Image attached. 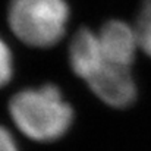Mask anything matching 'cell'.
<instances>
[{"mask_svg": "<svg viewBox=\"0 0 151 151\" xmlns=\"http://www.w3.org/2000/svg\"><path fill=\"white\" fill-rule=\"evenodd\" d=\"M104 62L99 34L88 28L76 31L69 44V63L73 73L88 82Z\"/></svg>", "mask_w": 151, "mask_h": 151, "instance_id": "obj_5", "label": "cell"}, {"mask_svg": "<svg viewBox=\"0 0 151 151\" xmlns=\"http://www.w3.org/2000/svg\"><path fill=\"white\" fill-rule=\"evenodd\" d=\"M69 21L66 0H12L9 25L27 46L47 49L65 35Z\"/></svg>", "mask_w": 151, "mask_h": 151, "instance_id": "obj_2", "label": "cell"}, {"mask_svg": "<svg viewBox=\"0 0 151 151\" xmlns=\"http://www.w3.org/2000/svg\"><path fill=\"white\" fill-rule=\"evenodd\" d=\"M0 151H19L13 135L0 125Z\"/></svg>", "mask_w": 151, "mask_h": 151, "instance_id": "obj_8", "label": "cell"}, {"mask_svg": "<svg viewBox=\"0 0 151 151\" xmlns=\"http://www.w3.org/2000/svg\"><path fill=\"white\" fill-rule=\"evenodd\" d=\"M99 40L104 60L117 66L131 68L139 49L135 28L120 19H110L101 27Z\"/></svg>", "mask_w": 151, "mask_h": 151, "instance_id": "obj_4", "label": "cell"}, {"mask_svg": "<svg viewBox=\"0 0 151 151\" xmlns=\"http://www.w3.org/2000/svg\"><path fill=\"white\" fill-rule=\"evenodd\" d=\"M135 31L139 49L151 57V0H142Z\"/></svg>", "mask_w": 151, "mask_h": 151, "instance_id": "obj_6", "label": "cell"}, {"mask_svg": "<svg viewBox=\"0 0 151 151\" xmlns=\"http://www.w3.org/2000/svg\"><path fill=\"white\" fill-rule=\"evenodd\" d=\"M12 73H13L12 53L7 44L0 38V88H3L10 81Z\"/></svg>", "mask_w": 151, "mask_h": 151, "instance_id": "obj_7", "label": "cell"}, {"mask_svg": "<svg viewBox=\"0 0 151 151\" xmlns=\"http://www.w3.org/2000/svg\"><path fill=\"white\" fill-rule=\"evenodd\" d=\"M9 113L15 126L38 142L62 138L73 123V109L51 84L16 93L10 99Z\"/></svg>", "mask_w": 151, "mask_h": 151, "instance_id": "obj_1", "label": "cell"}, {"mask_svg": "<svg viewBox=\"0 0 151 151\" xmlns=\"http://www.w3.org/2000/svg\"><path fill=\"white\" fill-rule=\"evenodd\" d=\"M87 84L104 104L114 109L129 107L138 96L131 68L117 66L109 62L103 63L99 72Z\"/></svg>", "mask_w": 151, "mask_h": 151, "instance_id": "obj_3", "label": "cell"}]
</instances>
